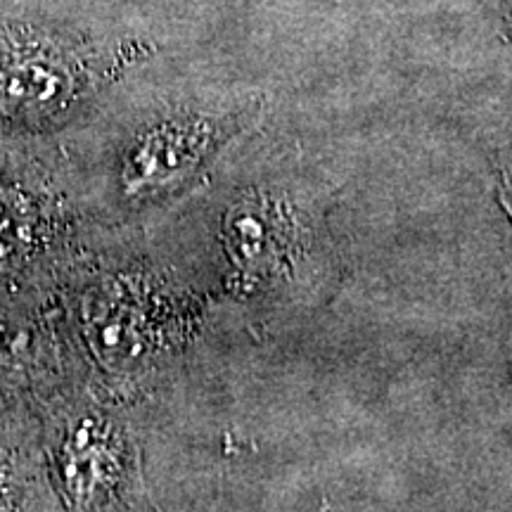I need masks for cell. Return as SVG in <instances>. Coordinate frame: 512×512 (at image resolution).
I'll use <instances>...</instances> for the list:
<instances>
[{
  "instance_id": "1",
  "label": "cell",
  "mask_w": 512,
  "mask_h": 512,
  "mask_svg": "<svg viewBox=\"0 0 512 512\" xmlns=\"http://www.w3.org/2000/svg\"><path fill=\"white\" fill-rule=\"evenodd\" d=\"M219 126L207 119L171 121L143 136L128 152L124 185L131 195L171 185L207 159L223 143Z\"/></svg>"
},
{
  "instance_id": "2",
  "label": "cell",
  "mask_w": 512,
  "mask_h": 512,
  "mask_svg": "<svg viewBox=\"0 0 512 512\" xmlns=\"http://www.w3.org/2000/svg\"><path fill=\"white\" fill-rule=\"evenodd\" d=\"M67 83V76L53 64H43L41 60L19 62L0 76V100L19 107H36L38 102L41 107L60 100V95L67 91Z\"/></svg>"
},
{
  "instance_id": "3",
  "label": "cell",
  "mask_w": 512,
  "mask_h": 512,
  "mask_svg": "<svg viewBox=\"0 0 512 512\" xmlns=\"http://www.w3.org/2000/svg\"><path fill=\"white\" fill-rule=\"evenodd\" d=\"M114 456L110 441L98 430H83L69 446L67 479L79 498H91L112 475Z\"/></svg>"
},
{
  "instance_id": "4",
  "label": "cell",
  "mask_w": 512,
  "mask_h": 512,
  "mask_svg": "<svg viewBox=\"0 0 512 512\" xmlns=\"http://www.w3.org/2000/svg\"><path fill=\"white\" fill-rule=\"evenodd\" d=\"M496 188H498V202H501L503 211L508 214V219L512 223V176L505 169L498 171Z\"/></svg>"
}]
</instances>
